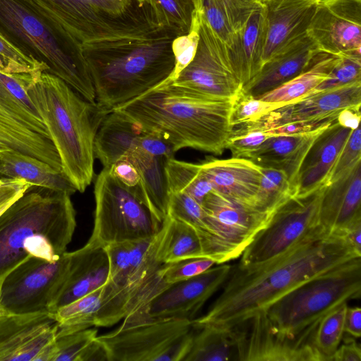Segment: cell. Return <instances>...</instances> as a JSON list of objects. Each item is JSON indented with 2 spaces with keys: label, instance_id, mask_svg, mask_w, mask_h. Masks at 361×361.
Returning <instances> with one entry per match:
<instances>
[{
  "label": "cell",
  "instance_id": "cell-1",
  "mask_svg": "<svg viewBox=\"0 0 361 361\" xmlns=\"http://www.w3.org/2000/svg\"><path fill=\"white\" fill-rule=\"evenodd\" d=\"M361 257L341 233L319 227L281 254L258 263L231 266L223 290L193 327L232 329L267 310L302 283Z\"/></svg>",
  "mask_w": 361,
  "mask_h": 361
},
{
  "label": "cell",
  "instance_id": "cell-2",
  "mask_svg": "<svg viewBox=\"0 0 361 361\" xmlns=\"http://www.w3.org/2000/svg\"><path fill=\"white\" fill-rule=\"evenodd\" d=\"M231 109V100L211 99L167 78L112 110L160 136L175 152L190 147L221 155L232 131Z\"/></svg>",
  "mask_w": 361,
  "mask_h": 361
},
{
  "label": "cell",
  "instance_id": "cell-3",
  "mask_svg": "<svg viewBox=\"0 0 361 361\" xmlns=\"http://www.w3.org/2000/svg\"><path fill=\"white\" fill-rule=\"evenodd\" d=\"M27 94L41 116L57 153L62 172L83 192L94 175V141L110 111L81 95L47 71L32 79Z\"/></svg>",
  "mask_w": 361,
  "mask_h": 361
},
{
  "label": "cell",
  "instance_id": "cell-4",
  "mask_svg": "<svg viewBox=\"0 0 361 361\" xmlns=\"http://www.w3.org/2000/svg\"><path fill=\"white\" fill-rule=\"evenodd\" d=\"M71 195L32 185L0 216V279L30 257L54 262L75 227Z\"/></svg>",
  "mask_w": 361,
  "mask_h": 361
},
{
  "label": "cell",
  "instance_id": "cell-5",
  "mask_svg": "<svg viewBox=\"0 0 361 361\" xmlns=\"http://www.w3.org/2000/svg\"><path fill=\"white\" fill-rule=\"evenodd\" d=\"M159 32L82 45L95 92V101L110 111L169 78L175 68L172 42Z\"/></svg>",
  "mask_w": 361,
  "mask_h": 361
},
{
  "label": "cell",
  "instance_id": "cell-6",
  "mask_svg": "<svg viewBox=\"0 0 361 361\" xmlns=\"http://www.w3.org/2000/svg\"><path fill=\"white\" fill-rule=\"evenodd\" d=\"M0 33L84 99L96 102L82 44L37 1L0 0Z\"/></svg>",
  "mask_w": 361,
  "mask_h": 361
},
{
  "label": "cell",
  "instance_id": "cell-7",
  "mask_svg": "<svg viewBox=\"0 0 361 361\" xmlns=\"http://www.w3.org/2000/svg\"><path fill=\"white\" fill-rule=\"evenodd\" d=\"M161 230V229H160ZM160 231L154 236L105 246L109 276L102 287L95 326H109L142 311L170 285L160 274L157 259Z\"/></svg>",
  "mask_w": 361,
  "mask_h": 361
},
{
  "label": "cell",
  "instance_id": "cell-8",
  "mask_svg": "<svg viewBox=\"0 0 361 361\" xmlns=\"http://www.w3.org/2000/svg\"><path fill=\"white\" fill-rule=\"evenodd\" d=\"M361 295V257L298 285L267 310L272 329L293 337L328 312Z\"/></svg>",
  "mask_w": 361,
  "mask_h": 361
},
{
  "label": "cell",
  "instance_id": "cell-9",
  "mask_svg": "<svg viewBox=\"0 0 361 361\" xmlns=\"http://www.w3.org/2000/svg\"><path fill=\"white\" fill-rule=\"evenodd\" d=\"M82 45L142 39L161 32L142 0H35Z\"/></svg>",
  "mask_w": 361,
  "mask_h": 361
},
{
  "label": "cell",
  "instance_id": "cell-10",
  "mask_svg": "<svg viewBox=\"0 0 361 361\" xmlns=\"http://www.w3.org/2000/svg\"><path fill=\"white\" fill-rule=\"evenodd\" d=\"M192 321L154 317L148 311L131 314L116 329L97 336L109 361H184L193 334Z\"/></svg>",
  "mask_w": 361,
  "mask_h": 361
},
{
  "label": "cell",
  "instance_id": "cell-11",
  "mask_svg": "<svg viewBox=\"0 0 361 361\" xmlns=\"http://www.w3.org/2000/svg\"><path fill=\"white\" fill-rule=\"evenodd\" d=\"M94 221L85 245L105 246L149 238L161 228L149 209L140 200L133 188L121 182L104 167L94 182Z\"/></svg>",
  "mask_w": 361,
  "mask_h": 361
},
{
  "label": "cell",
  "instance_id": "cell-12",
  "mask_svg": "<svg viewBox=\"0 0 361 361\" xmlns=\"http://www.w3.org/2000/svg\"><path fill=\"white\" fill-rule=\"evenodd\" d=\"M35 78L27 73H0V149L20 151L62 171L47 128L27 94Z\"/></svg>",
  "mask_w": 361,
  "mask_h": 361
},
{
  "label": "cell",
  "instance_id": "cell-13",
  "mask_svg": "<svg viewBox=\"0 0 361 361\" xmlns=\"http://www.w3.org/2000/svg\"><path fill=\"white\" fill-rule=\"evenodd\" d=\"M202 205L206 213V231L200 237L205 257L217 264L240 257L274 212L234 201L213 190Z\"/></svg>",
  "mask_w": 361,
  "mask_h": 361
},
{
  "label": "cell",
  "instance_id": "cell-14",
  "mask_svg": "<svg viewBox=\"0 0 361 361\" xmlns=\"http://www.w3.org/2000/svg\"><path fill=\"white\" fill-rule=\"evenodd\" d=\"M71 254L49 262L30 257L3 278L0 307L4 314L53 313L55 301L67 279Z\"/></svg>",
  "mask_w": 361,
  "mask_h": 361
},
{
  "label": "cell",
  "instance_id": "cell-15",
  "mask_svg": "<svg viewBox=\"0 0 361 361\" xmlns=\"http://www.w3.org/2000/svg\"><path fill=\"white\" fill-rule=\"evenodd\" d=\"M324 186L305 195L292 196L278 207L246 247L238 263L251 264L276 257L321 227L319 208Z\"/></svg>",
  "mask_w": 361,
  "mask_h": 361
},
{
  "label": "cell",
  "instance_id": "cell-16",
  "mask_svg": "<svg viewBox=\"0 0 361 361\" xmlns=\"http://www.w3.org/2000/svg\"><path fill=\"white\" fill-rule=\"evenodd\" d=\"M318 322L289 337L274 331L265 312L258 313L232 328L237 360L326 361L313 343Z\"/></svg>",
  "mask_w": 361,
  "mask_h": 361
},
{
  "label": "cell",
  "instance_id": "cell-17",
  "mask_svg": "<svg viewBox=\"0 0 361 361\" xmlns=\"http://www.w3.org/2000/svg\"><path fill=\"white\" fill-rule=\"evenodd\" d=\"M200 39L195 55L174 79L169 80L175 85L211 99L231 101L243 86L231 67L225 44L202 18L200 10Z\"/></svg>",
  "mask_w": 361,
  "mask_h": 361
},
{
  "label": "cell",
  "instance_id": "cell-18",
  "mask_svg": "<svg viewBox=\"0 0 361 361\" xmlns=\"http://www.w3.org/2000/svg\"><path fill=\"white\" fill-rule=\"evenodd\" d=\"M58 331L54 313L0 316V361H50Z\"/></svg>",
  "mask_w": 361,
  "mask_h": 361
},
{
  "label": "cell",
  "instance_id": "cell-19",
  "mask_svg": "<svg viewBox=\"0 0 361 361\" xmlns=\"http://www.w3.org/2000/svg\"><path fill=\"white\" fill-rule=\"evenodd\" d=\"M307 33L319 52L361 54V0H319Z\"/></svg>",
  "mask_w": 361,
  "mask_h": 361
},
{
  "label": "cell",
  "instance_id": "cell-20",
  "mask_svg": "<svg viewBox=\"0 0 361 361\" xmlns=\"http://www.w3.org/2000/svg\"><path fill=\"white\" fill-rule=\"evenodd\" d=\"M360 104L361 81L310 93L270 111L255 121L243 124L264 130L292 122L338 116L341 111L360 108Z\"/></svg>",
  "mask_w": 361,
  "mask_h": 361
},
{
  "label": "cell",
  "instance_id": "cell-21",
  "mask_svg": "<svg viewBox=\"0 0 361 361\" xmlns=\"http://www.w3.org/2000/svg\"><path fill=\"white\" fill-rule=\"evenodd\" d=\"M231 265L218 264L188 279L171 284L149 305L148 312L154 317L193 319L204 303L223 286Z\"/></svg>",
  "mask_w": 361,
  "mask_h": 361
},
{
  "label": "cell",
  "instance_id": "cell-22",
  "mask_svg": "<svg viewBox=\"0 0 361 361\" xmlns=\"http://www.w3.org/2000/svg\"><path fill=\"white\" fill-rule=\"evenodd\" d=\"M351 131L336 121L318 133L291 183L293 196L307 195L328 184L333 167Z\"/></svg>",
  "mask_w": 361,
  "mask_h": 361
},
{
  "label": "cell",
  "instance_id": "cell-23",
  "mask_svg": "<svg viewBox=\"0 0 361 361\" xmlns=\"http://www.w3.org/2000/svg\"><path fill=\"white\" fill-rule=\"evenodd\" d=\"M267 23L263 64L307 33L319 0H259Z\"/></svg>",
  "mask_w": 361,
  "mask_h": 361
},
{
  "label": "cell",
  "instance_id": "cell-24",
  "mask_svg": "<svg viewBox=\"0 0 361 361\" xmlns=\"http://www.w3.org/2000/svg\"><path fill=\"white\" fill-rule=\"evenodd\" d=\"M361 221V160L324 188L319 224L330 233H343Z\"/></svg>",
  "mask_w": 361,
  "mask_h": 361
},
{
  "label": "cell",
  "instance_id": "cell-25",
  "mask_svg": "<svg viewBox=\"0 0 361 361\" xmlns=\"http://www.w3.org/2000/svg\"><path fill=\"white\" fill-rule=\"evenodd\" d=\"M320 53L307 33L293 41L264 63L243 90L258 98L307 69Z\"/></svg>",
  "mask_w": 361,
  "mask_h": 361
},
{
  "label": "cell",
  "instance_id": "cell-26",
  "mask_svg": "<svg viewBox=\"0 0 361 361\" xmlns=\"http://www.w3.org/2000/svg\"><path fill=\"white\" fill-rule=\"evenodd\" d=\"M213 191L234 201L256 207L261 167L244 158L209 157L200 164Z\"/></svg>",
  "mask_w": 361,
  "mask_h": 361
},
{
  "label": "cell",
  "instance_id": "cell-27",
  "mask_svg": "<svg viewBox=\"0 0 361 361\" xmlns=\"http://www.w3.org/2000/svg\"><path fill=\"white\" fill-rule=\"evenodd\" d=\"M266 39L267 23L260 4L245 26L225 44L231 67L243 87L257 75L263 65Z\"/></svg>",
  "mask_w": 361,
  "mask_h": 361
},
{
  "label": "cell",
  "instance_id": "cell-28",
  "mask_svg": "<svg viewBox=\"0 0 361 361\" xmlns=\"http://www.w3.org/2000/svg\"><path fill=\"white\" fill-rule=\"evenodd\" d=\"M71 264L66 282L57 297L53 313L105 284L109 276V259L104 247L84 245L70 252Z\"/></svg>",
  "mask_w": 361,
  "mask_h": 361
},
{
  "label": "cell",
  "instance_id": "cell-29",
  "mask_svg": "<svg viewBox=\"0 0 361 361\" xmlns=\"http://www.w3.org/2000/svg\"><path fill=\"white\" fill-rule=\"evenodd\" d=\"M139 126L122 113L112 110L101 123L94 141V157L110 167L139 147L144 134Z\"/></svg>",
  "mask_w": 361,
  "mask_h": 361
},
{
  "label": "cell",
  "instance_id": "cell-30",
  "mask_svg": "<svg viewBox=\"0 0 361 361\" xmlns=\"http://www.w3.org/2000/svg\"><path fill=\"white\" fill-rule=\"evenodd\" d=\"M124 158L131 161L140 173V184L135 189L137 195L162 224L168 212L169 190L165 166L169 158L153 156L138 149Z\"/></svg>",
  "mask_w": 361,
  "mask_h": 361
},
{
  "label": "cell",
  "instance_id": "cell-31",
  "mask_svg": "<svg viewBox=\"0 0 361 361\" xmlns=\"http://www.w3.org/2000/svg\"><path fill=\"white\" fill-rule=\"evenodd\" d=\"M0 174L24 179L32 185L64 191L71 195L77 191L62 171L37 157L16 149H0Z\"/></svg>",
  "mask_w": 361,
  "mask_h": 361
},
{
  "label": "cell",
  "instance_id": "cell-32",
  "mask_svg": "<svg viewBox=\"0 0 361 361\" xmlns=\"http://www.w3.org/2000/svg\"><path fill=\"white\" fill-rule=\"evenodd\" d=\"M322 130L303 135L270 136L247 159L261 167L283 170L291 185L307 149Z\"/></svg>",
  "mask_w": 361,
  "mask_h": 361
},
{
  "label": "cell",
  "instance_id": "cell-33",
  "mask_svg": "<svg viewBox=\"0 0 361 361\" xmlns=\"http://www.w3.org/2000/svg\"><path fill=\"white\" fill-rule=\"evenodd\" d=\"M202 18L227 44L247 24L259 0H195Z\"/></svg>",
  "mask_w": 361,
  "mask_h": 361
},
{
  "label": "cell",
  "instance_id": "cell-34",
  "mask_svg": "<svg viewBox=\"0 0 361 361\" xmlns=\"http://www.w3.org/2000/svg\"><path fill=\"white\" fill-rule=\"evenodd\" d=\"M206 257L202 239L190 225L167 215L161 224L157 259L161 264Z\"/></svg>",
  "mask_w": 361,
  "mask_h": 361
},
{
  "label": "cell",
  "instance_id": "cell-35",
  "mask_svg": "<svg viewBox=\"0 0 361 361\" xmlns=\"http://www.w3.org/2000/svg\"><path fill=\"white\" fill-rule=\"evenodd\" d=\"M338 59V56L320 52L307 69L258 99L279 104L297 101L312 93L320 83L329 78Z\"/></svg>",
  "mask_w": 361,
  "mask_h": 361
},
{
  "label": "cell",
  "instance_id": "cell-36",
  "mask_svg": "<svg viewBox=\"0 0 361 361\" xmlns=\"http://www.w3.org/2000/svg\"><path fill=\"white\" fill-rule=\"evenodd\" d=\"M192 341L184 361L237 360L233 329L193 327Z\"/></svg>",
  "mask_w": 361,
  "mask_h": 361
},
{
  "label": "cell",
  "instance_id": "cell-37",
  "mask_svg": "<svg viewBox=\"0 0 361 361\" xmlns=\"http://www.w3.org/2000/svg\"><path fill=\"white\" fill-rule=\"evenodd\" d=\"M149 13L151 21L158 31L176 37L190 32L195 0H142Z\"/></svg>",
  "mask_w": 361,
  "mask_h": 361
},
{
  "label": "cell",
  "instance_id": "cell-38",
  "mask_svg": "<svg viewBox=\"0 0 361 361\" xmlns=\"http://www.w3.org/2000/svg\"><path fill=\"white\" fill-rule=\"evenodd\" d=\"M166 175L169 192H184L201 204L213 189L200 164L170 157L166 162Z\"/></svg>",
  "mask_w": 361,
  "mask_h": 361
},
{
  "label": "cell",
  "instance_id": "cell-39",
  "mask_svg": "<svg viewBox=\"0 0 361 361\" xmlns=\"http://www.w3.org/2000/svg\"><path fill=\"white\" fill-rule=\"evenodd\" d=\"M102 287L59 307L54 312V315L58 323L56 335L95 326L101 302Z\"/></svg>",
  "mask_w": 361,
  "mask_h": 361
},
{
  "label": "cell",
  "instance_id": "cell-40",
  "mask_svg": "<svg viewBox=\"0 0 361 361\" xmlns=\"http://www.w3.org/2000/svg\"><path fill=\"white\" fill-rule=\"evenodd\" d=\"M261 171L262 177L256 198V207L274 212L293 196L290 183L287 173L282 169L261 167Z\"/></svg>",
  "mask_w": 361,
  "mask_h": 361
},
{
  "label": "cell",
  "instance_id": "cell-41",
  "mask_svg": "<svg viewBox=\"0 0 361 361\" xmlns=\"http://www.w3.org/2000/svg\"><path fill=\"white\" fill-rule=\"evenodd\" d=\"M348 302L336 307L319 321L315 329L313 343L326 361L331 357L343 341L344 317Z\"/></svg>",
  "mask_w": 361,
  "mask_h": 361
},
{
  "label": "cell",
  "instance_id": "cell-42",
  "mask_svg": "<svg viewBox=\"0 0 361 361\" xmlns=\"http://www.w3.org/2000/svg\"><path fill=\"white\" fill-rule=\"evenodd\" d=\"M97 336V329L91 327L56 335L50 361H84Z\"/></svg>",
  "mask_w": 361,
  "mask_h": 361
},
{
  "label": "cell",
  "instance_id": "cell-43",
  "mask_svg": "<svg viewBox=\"0 0 361 361\" xmlns=\"http://www.w3.org/2000/svg\"><path fill=\"white\" fill-rule=\"evenodd\" d=\"M167 215L190 225L200 237L206 231V213L202 205L184 192H169Z\"/></svg>",
  "mask_w": 361,
  "mask_h": 361
},
{
  "label": "cell",
  "instance_id": "cell-44",
  "mask_svg": "<svg viewBox=\"0 0 361 361\" xmlns=\"http://www.w3.org/2000/svg\"><path fill=\"white\" fill-rule=\"evenodd\" d=\"M44 71L48 72L46 65L24 54L0 33V73H27L37 78Z\"/></svg>",
  "mask_w": 361,
  "mask_h": 361
},
{
  "label": "cell",
  "instance_id": "cell-45",
  "mask_svg": "<svg viewBox=\"0 0 361 361\" xmlns=\"http://www.w3.org/2000/svg\"><path fill=\"white\" fill-rule=\"evenodd\" d=\"M285 104L270 103L255 98L243 90L231 100L230 123L233 126L255 121Z\"/></svg>",
  "mask_w": 361,
  "mask_h": 361
},
{
  "label": "cell",
  "instance_id": "cell-46",
  "mask_svg": "<svg viewBox=\"0 0 361 361\" xmlns=\"http://www.w3.org/2000/svg\"><path fill=\"white\" fill-rule=\"evenodd\" d=\"M361 81V54H345L338 59L329 78L320 83L312 92L331 90Z\"/></svg>",
  "mask_w": 361,
  "mask_h": 361
},
{
  "label": "cell",
  "instance_id": "cell-47",
  "mask_svg": "<svg viewBox=\"0 0 361 361\" xmlns=\"http://www.w3.org/2000/svg\"><path fill=\"white\" fill-rule=\"evenodd\" d=\"M200 10L195 6L190 32L186 35L177 36L173 39L171 47L175 59V68L168 79H174L193 59L200 39Z\"/></svg>",
  "mask_w": 361,
  "mask_h": 361
},
{
  "label": "cell",
  "instance_id": "cell-48",
  "mask_svg": "<svg viewBox=\"0 0 361 361\" xmlns=\"http://www.w3.org/2000/svg\"><path fill=\"white\" fill-rule=\"evenodd\" d=\"M270 136L264 131L240 124L232 128L227 143L232 157H247L256 151Z\"/></svg>",
  "mask_w": 361,
  "mask_h": 361
},
{
  "label": "cell",
  "instance_id": "cell-49",
  "mask_svg": "<svg viewBox=\"0 0 361 361\" xmlns=\"http://www.w3.org/2000/svg\"><path fill=\"white\" fill-rule=\"evenodd\" d=\"M216 262L207 257H195L163 264L160 274L167 284L184 281L204 272Z\"/></svg>",
  "mask_w": 361,
  "mask_h": 361
},
{
  "label": "cell",
  "instance_id": "cell-50",
  "mask_svg": "<svg viewBox=\"0 0 361 361\" xmlns=\"http://www.w3.org/2000/svg\"><path fill=\"white\" fill-rule=\"evenodd\" d=\"M361 160L360 127L352 130L333 167L328 184L340 178Z\"/></svg>",
  "mask_w": 361,
  "mask_h": 361
},
{
  "label": "cell",
  "instance_id": "cell-51",
  "mask_svg": "<svg viewBox=\"0 0 361 361\" xmlns=\"http://www.w3.org/2000/svg\"><path fill=\"white\" fill-rule=\"evenodd\" d=\"M337 117L331 116L313 121L292 122L263 131L271 136L307 134L327 128L337 121Z\"/></svg>",
  "mask_w": 361,
  "mask_h": 361
},
{
  "label": "cell",
  "instance_id": "cell-52",
  "mask_svg": "<svg viewBox=\"0 0 361 361\" xmlns=\"http://www.w3.org/2000/svg\"><path fill=\"white\" fill-rule=\"evenodd\" d=\"M31 186L24 179L0 177V216Z\"/></svg>",
  "mask_w": 361,
  "mask_h": 361
},
{
  "label": "cell",
  "instance_id": "cell-53",
  "mask_svg": "<svg viewBox=\"0 0 361 361\" xmlns=\"http://www.w3.org/2000/svg\"><path fill=\"white\" fill-rule=\"evenodd\" d=\"M112 173L128 188L137 189L140 176L137 168L126 158H123L110 167Z\"/></svg>",
  "mask_w": 361,
  "mask_h": 361
},
{
  "label": "cell",
  "instance_id": "cell-54",
  "mask_svg": "<svg viewBox=\"0 0 361 361\" xmlns=\"http://www.w3.org/2000/svg\"><path fill=\"white\" fill-rule=\"evenodd\" d=\"M361 349L356 340L347 338L340 344L331 357V361H360Z\"/></svg>",
  "mask_w": 361,
  "mask_h": 361
},
{
  "label": "cell",
  "instance_id": "cell-55",
  "mask_svg": "<svg viewBox=\"0 0 361 361\" xmlns=\"http://www.w3.org/2000/svg\"><path fill=\"white\" fill-rule=\"evenodd\" d=\"M344 332L354 338L361 335V309L359 307H347L344 317Z\"/></svg>",
  "mask_w": 361,
  "mask_h": 361
},
{
  "label": "cell",
  "instance_id": "cell-56",
  "mask_svg": "<svg viewBox=\"0 0 361 361\" xmlns=\"http://www.w3.org/2000/svg\"><path fill=\"white\" fill-rule=\"evenodd\" d=\"M360 108H348L338 114L337 122L343 127L354 130L360 126Z\"/></svg>",
  "mask_w": 361,
  "mask_h": 361
},
{
  "label": "cell",
  "instance_id": "cell-57",
  "mask_svg": "<svg viewBox=\"0 0 361 361\" xmlns=\"http://www.w3.org/2000/svg\"><path fill=\"white\" fill-rule=\"evenodd\" d=\"M343 234L354 250L361 255V221L352 225Z\"/></svg>",
  "mask_w": 361,
  "mask_h": 361
},
{
  "label": "cell",
  "instance_id": "cell-58",
  "mask_svg": "<svg viewBox=\"0 0 361 361\" xmlns=\"http://www.w3.org/2000/svg\"><path fill=\"white\" fill-rule=\"evenodd\" d=\"M2 280H3V279H0V293H1V286ZM4 314V313L3 312V311L1 310V307H0V316H1Z\"/></svg>",
  "mask_w": 361,
  "mask_h": 361
}]
</instances>
